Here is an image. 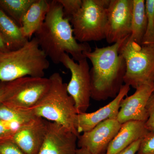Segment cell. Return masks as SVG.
<instances>
[{
    "mask_svg": "<svg viewBox=\"0 0 154 154\" xmlns=\"http://www.w3.org/2000/svg\"><path fill=\"white\" fill-rule=\"evenodd\" d=\"M38 45L54 63H60L64 53L77 62L91 51L88 43H79L75 38L70 20L64 17L63 8L57 0L50 1V8L43 25L34 34Z\"/></svg>",
    "mask_w": 154,
    "mask_h": 154,
    "instance_id": "1",
    "label": "cell"
},
{
    "mask_svg": "<svg viewBox=\"0 0 154 154\" xmlns=\"http://www.w3.org/2000/svg\"><path fill=\"white\" fill-rule=\"evenodd\" d=\"M125 40L107 47H96L93 51L83 53L92 65L90 76L91 98L94 100L101 101L114 99L123 85L126 64L119 50Z\"/></svg>",
    "mask_w": 154,
    "mask_h": 154,
    "instance_id": "2",
    "label": "cell"
},
{
    "mask_svg": "<svg viewBox=\"0 0 154 154\" xmlns=\"http://www.w3.org/2000/svg\"><path fill=\"white\" fill-rule=\"evenodd\" d=\"M50 85L43 97L30 110L33 115L66 128L78 137L80 135L75 126L77 113L74 101L67 90L59 73L50 76Z\"/></svg>",
    "mask_w": 154,
    "mask_h": 154,
    "instance_id": "3",
    "label": "cell"
},
{
    "mask_svg": "<svg viewBox=\"0 0 154 154\" xmlns=\"http://www.w3.org/2000/svg\"><path fill=\"white\" fill-rule=\"evenodd\" d=\"M49 65L34 37L19 49L0 52V82H8L26 76L44 77Z\"/></svg>",
    "mask_w": 154,
    "mask_h": 154,
    "instance_id": "4",
    "label": "cell"
},
{
    "mask_svg": "<svg viewBox=\"0 0 154 154\" xmlns=\"http://www.w3.org/2000/svg\"><path fill=\"white\" fill-rule=\"evenodd\" d=\"M110 0H83L82 7L70 20L74 35L80 43L106 38L107 9Z\"/></svg>",
    "mask_w": 154,
    "mask_h": 154,
    "instance_id": "5",
    "label": "cell"
},
{
    "mask_svg": "<svg viewBox=\"0 0 154 154\" xmlns=\"http://www.w3.org/2000/svg\"><path fill=\"white\" fill-rule=\"evenodd\" d=\"M128 38L119 50L126 64L124 84L136 89L154 83V44L140 45Z\"/></svg>",
    "mask_w": 154,
    "mask_h": 154,
    "instance_id": "6",
    "label": "cell"
},
{
    "mask_svg": "<svg viewBox=\"0 0 154 154\" xmlns=\"http://www.w3.org/2000/svg\"><path fill=\"white\" fill-rule=\"evenodd\" d=\"M60 63L71 73V79L67 84V90L74 101L77 113L86 112L91 98L90 69L87 58L76 63L68 54L64 53Z\"/></svg>",
    "mask_w": 154,
    "mask_h": 154,
    "instance_id": "7",
    "label": "cell"
},
{
    "mask_svg": "<svg viewBox=\"0 0 154 154\" xmlns=\"http://www.w3.org/2000/svg\"><path fill=\"white\" fill-rule=\"evenodd\" d=\"M50 85L49 78L26 76L10 82V91L3 103L28 110L42 99Z\"/></svg>",
    "mask_w": 154,
    "mask_h": 154,
    "instance_id": "8",
    "label": "cell"
},
{
    "mask_svg": "<svg viewBox=\"0 0 154 154\" xmlns=\"http://www.w3.org/2000/svg\"><path fill=\"white\" fill-rule=\"evenodd\" d=\"M132 7V0H110L107 9L105 38L108 43L129 38Z\"/></svg>",
    "mask_w": 154,
    "mask_h": 154,
    "instance_id": "9",
    "label": "cell"
},
{
    "mask_svg": "<svg viewBox=\"0 0 154 154\" xmlns=\"http://www.w3.org/2000/svg\"><path fill=\"white\" fill-rule=\"evenodd\" d=\"M121 125L116 119L105 120L90 131L80 134L77 145L79 148L88 150L91 154H105Z\"/></svg>",
    "mask_w": 154,
    "mask_h": 154,
    "instance_id": "10",
    "label": "cell"
},
{
    "mask_svg": "<svg viewBox=\"0 0 154 154\" xmlns=\"http://www.w3.org/2000/svg\"><path fill=\"white\" fill-rule=\"evenodd\" d=\"M48 121L33 117L20 125L11 139L25 154H38L47 131Z\"/></svg>",
    "mask_w": 154,
    "mask_h": 154,
    "instance_id": "11",
    "label": "cell"
},
{
    "mask_svg": "<svg viewBox=\"0 0 154 154\" xmlns=\"http://www.w3.org/2000/svg\"><path fill=\"white\" fill-rule=\"evenodd\" d=\"M154 91V83L146 84L138 87L131 96L122 100L120 109L116 117L121 124L128 121L146 122L148 118L147 103Z\"/></svg>",
    "mask_w": 154,
    "mask_h": 154,
    "instance_id": "12",
    "label": "cell"
},
{
    "mask_svg": "<svg viewBox=\"0 0 154 154\" xmlns=\"http://www.w3.org/2000/svg\"><path fill=\"white\" fill-rule=\"evenodd\" d=\"M78 137L66 128L48 121L45 137L38 154H76Z\"/></svg>",
    "mask_w": 154,
    "mask_h": 154,
    "instance_id": "13",
    "label": "cell"
},
{
    "mask_svg": "<svg viewBox=\"0 0 154 154\" xmlns=\"http://www.w3.org/2000/svg\"><path fill=\"white\" fill-rule=\"evenodd\" d=\"M130 86L123 85L117 96L104 107L92 113H78L75 120V126L79 134L90 131L99 123L110 119H116L120 103L127 96Z\"/></svg>",
    "mask_w": 154,
    "mask_h": 154,
    "instance_id": "14",
    "label": "cell"
},
{
    "mask_svg": "<svg viewBox=\"0 0 154 154\" xmlns=\"http://www.w3.org/2000/svg\"><path fill=\"white\" fill-rule=\"evenodd\" d=\"M145 122L131 121L121 125L119 131L111 142L105 154H117L139 140L149 132Z\"/></svg>",
    "mask_w": 154,
    "mask_h": 154,
    "instance_id": "15",
    "label": "cell"
},
{
    "mask_svg": "<svg viewBox=\"0 0 154 154\" xmlns=\"http://www.w3.org/2000/svg\"><path fill=\"white\" fill-rule=\"evenodd\" d=\"M50 8V1L35 0L21 21L20 30L23 36L30 40L40 28Z\"/></svg>",
    "mask_w": 154,
    "mask_h": 154,
    "instance_id": "16",
    "label": "cell"
},
{
    "mask_svg": "<svg viewBox=\"0 0 154 154\" xmlns=\"http://www.w3.org/2000/svg\"><path fill=\"white\" fill-rule=\"evenodd\" d=\"M0 32L11 51L19 49L29 40L23 36L19 25L1 8Z\"/></svg>",
    "mask_w": 154,
    "mask_h": 154,
    "instance_id": "17",
    "label": "cell"
},
{
    "mask_svg": "<svg viewBox=\"0 0 154 154\" xmlns=\"http://www.w3.org/2000/svg\"><path fill=\"white\" fill-rule=\"evenodd\" d=\"M131 34L128 40L142 45L146 30L147 20L144 0H132Z\"/></svg>",
    "mask_w": 154,
    "mask_h": 154,
    "instance_id": "18",
    "label": "cell"
},
{
    "mask_svg": "<svg viewBox=\"0 0 154 154\" xmlns=\"http://www.w3.org/2000/svg\"><path fill=\"white\" fill-rule=\"evenodd\" d=\"M35 0H0V8L21 26V21Z\"/></svg>",
    "mask_w": 154,
    "mask_h": 154,
    "instance_id": "19",
    "label": "cell"
},
{
    "mask_svg": "<svg viewBox=\"0 0 154 154\" xmlns=\"http://www.w3.org/2000/svg\"><path fill=\"white\" fill-rule=\"evenodd\" d=\"M35 117L30 110H19L2 103L0 104V119L22 125Z\"/></svg>",
    "mask_w": 154,
    "mask_h": 154,
    "instance_id": "20",
    "label": "cell"
},
{
    "mask_svg": "<svg viewBox=\"0 0 154 154\" xmlns=\"http://www.w3.org/2000/svg\"><path fill=\"white\" fill-rule=\"evenodd\" d=\"M145 7L147 24L142 45L154 44V0L146 1Z\"/></svg>",
    "mask_w": 154,
    "mask_h": 154,
    "instance_id": "21",
    "label": "cell"
},
{
    "mask_svg": "<svg viewBox=\"0 0 154 154\" xmlns=\"http://www.w3.org/2000/svg\"><path fill=\"white\" fill-rule=\"evenodd\" d=\"M63 8L64 17L70 20L82 7L83 0H57Z\"/></svg>",
    "mask_w": 154,
    "mask_h": 154,
    "instance_id": "22",
    "label": "cell"
},
{
    "mask_svg": "<svg viewBox=\"0 0 154 154\" xmlns=\"http://www.w3.org/2000/svg\"><path fill=\"white\" fill-rule=\"evenodd\" d=\"M22 125L0 119V141L11 139Z\"/></svg>",
    "mask_w": 154,
    "mask_h": 154,
    "instance_id": "23",
    "label": "cell"
},
{
    "mask_svg": "<svg viewBox=\"0 0 154 154\" xmlns=\"http://www.w3.org/2000/svg\"><path fill=\"white\" fill-rule=\"evenodd\" d=\"M137 154H154V133L149 132L142 139Z\"/></svg>",
    "mask_w": 154,
    "mask_h": 154,
    "instance_id": "24",
    "label": "cell"
},
{
    "mask_svg": "<svg viewBox=\"0 0 154 154\" xmlns=\"http://www.w3.org/2000/svg\"><path fill=\"white\" fill-rule=\"evenodd\" d=\"M0 154H25L11 139L0 141Z\"/></svg>",
    "mask_w": 154,
    "mask_h": 154,
    "instance_id": "25",
    "label": "cell"
},
{
    "mask_svg": "<svg viewBox=\"0 0 154 154\" xmlns=\"http://www.w3.org/2000/svg\"><path fill=\"white\" fill-rule=\"evenodd\" d=\"M146 109L148 116L145 123L146 129L149 132L154 133V91L148 101Z\"/></svg>",
    "mask_w": 154,
    "mask_h": 154,
    "instance_id": "26",
    "label": "cell"
},
{
    "mask_svg": "<svg viewBox=\"0 0 154 154\" xmlns=\"http://www.w3.org/2000/svg\"><path fill=\"white\" fill-rule=\"evenodd\" d=\"M10 82H0V104L2 103L8 95Z\"/></svg>",
    "mask_w": 154,
    "mask_h": 154,
    "instance_id": "27",
    "label": "cell"
},
{
    "mask_svg": "<svg viewBox=\"0 0 154 154\" xmlns=\"http://www.w3.org/2000/svg\"><path fill=\"white\" fill-rule=\"evenodd\" d=\"M142 139L135 142L126 149L117 154H137Z\"/></svg>",
    "mask_w": 154,
    "mask_h": 154,
    "instance_id": "28",
    "label": "cell"
},
{
    "mask_svg": "<svg viewBox=\"0 0 154 154\" xmlns=\"http://www.w3.org/2000/svg\"><path fill=\"white\" fill-rule=\"evenodd\" d=\"M11 51L2 33L0 32V52H7Z\"/></svg>",
    "mask_w": 154,
    "mask_h": 154,
    "instance_id": "29",
    "label": "cell"
},
{
    "mask_svg": "<svg viewBox=\"0 0 154 154\" xmlns=\"http://www.w3.org/2000/svg\"><path fill=\"white\" fill-rule=\"evenodd\" d=\"M76 154H91L88 150L85 148H79L77 149Z\"/></svg>",
    "mask_w": 154,
    "mask_h": 154,
    "instance_id": "30",
    "label": "cell"
}]
</instances>
